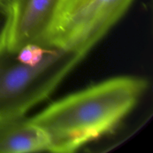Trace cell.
<instances>
[{"mask_svg": "<svg viewBox=\"0 0 153 153\" xmlns=\"http://www.w3.org/2000/svg\"><path fill=\"white\" fill-rule=\"evenodd\" d=\"M148 88L137 76L106 79L55 102L29 118L43 130L52 152H74L111 132Z\"/></svg>", "mask_w": 153, "mask_h": 153, "instance_id": "cell-1", "label": "cell"}, {"mask_svg": "<svg viewBox=\"0 0 153 153\" xmlns=\"http://www.w3.org/2000/svg\"><path fill=\"white\" fill-rule=\"evenodd\" d=\"M85 54L53 47L36 65L19 61L6 43L0 46V120L24 117L47 99Z\"/></svg>", "mask_w": 153, "mask_h": 153, "instance_id": "cell-2", "label": "cell"}, {"mask_svg": "<svg viewBox=\"0 0 153 153\" xmlns=\"http://www.w3.org/2000/svg\"><path fill=\"white\" fill-rule=\"evenodd\" d=\"M134 0H70L52 47L87 55L122 18Z\"/></svg>", "mask_w": 153, "mask_h": 153, "instance_id": "cell-3", "label": "cell"}, {"mask_svg": "<svg viewBox=\"0 0 153 153\" xmlns=\"http://www.w3.org/2000/svg\"><path fill=\"white\" fill-rule=\"evenodd\" d=\"M70 0H19L12 11L6 46L17 52L34 43L52 47V41Z\"/></svg>", "mask_w": 153, "mask_h": 153, "instance_id": "cell-4", "label": "cell"}, {"mask_svg": "<svg viewBox=\"0 0 153 153\" xmlns=\"http://www.w3.org/2000/svg\"><path fill=\"white\" fill-rule=\"evenodd\" d=\"M50 151L46 133L24 117L0 120V153Z\"/></svg>", "mask_w": 153, "mask_h": 153, "instance_id": "cell-5", "label": "cell"}, {"mask_svg": "<svg viewBox=\"0 0 153 153\" xmlns=\"http://www.w3.org/2000/svg\"><path fill=\"white\" fill-rule=\"evenodd\" d=\"M52 48L45 47L34 43H28L16 52V57L19 61L24 64L31 66L36 65L44 58Z\"/></svg>", "mask_w": 153, "mask_h": 153, "instance_id": "cell-6", "label": "cell"}, {"mask_svg": "<svg viewBox=\"0 0 153 153\" xmlns=\"http://www.w3.org/2000/svg\"><path fill=\"white\" fill-rule=\"evenodd\" d=\"M11 18V10L0 4V46L7 42Z\"/></svg>", "mask_w": 153, "mask_h": 153, "instance_id": "cell-7", "label": "cell"}, {"mask_svg": "<svg viewBox=\"0 0 153 153\" xmlns=\"http://www.w3.org/2000/svg\"><path fill=\"white\" fill-rule=\"evenodd\" d=\"M19 0H0V4L13 11V9L17 4Z\"/></svg>", "mask_w": 153, "mask_h": 153, "instance_id": "cell-8", "label": "cell"}]
</instances>
